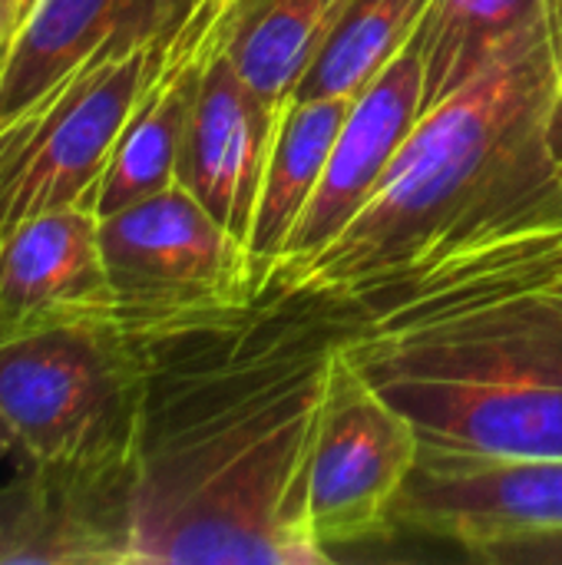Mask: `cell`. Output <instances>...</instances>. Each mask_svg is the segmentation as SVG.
I'll use <instances>...</instances> for the list:
<instances>
[{
  "mask_svg": "<svg viewBox=\"0 0 562 565\" xmlns=\"http://www.w3.org/2000/svg\"><path fill=\"white\" fill-rule=\"evenodd\" d=\"M540 20L550 56V113H547V152L562 162V0H540Z\"/></svg>",
  "mask_w": 562,
  "mask_h": 565,
  "instance_id": "obj_21",
  "label": "cell"
},
{
  "mask_svg": "<svg viewBox=\"0 0 562 565\" xmlns=\"http://www.w3.org/2000/svg\"><path fill=\"white\" fill-rule=\"evenodd\" d=\"M537 20L540 0H431L414 33L424 113L477 79Z\"/></svg>",
  "mask_w": 562,
  "mask_h": 565,
  "instance_id": "obj_16",
  "label": "cell"
},
{
  "mask_svg": "<svg viewBox=\"0 0 562 565\" xmlns=\"http://www.w3.org/2000/svg\"><path fill=\"white\" fill-rule=\"evenodd\" d=\"M36 0H7V13H10V33L20 26V20L30 13V7H33ZM10 40V36H7Z\"/></svg>",
  "mask_w": 562,
  "mask_h": 565,
  "instance_id": "obj_24",
  "label": "cell"
},
{
  "mask_svg": "<svg viewBox=\"0 0 562 565\" xmlns=\"http://www.w3.org/2000/svg\"><path fill=\"white\" fill-rule=\"evenodd\" d=\"M7 36H10V13H7V0H0V53L7 46Z\"/></svg>",
  "mask_w": 562,
  "mask_h": 565,
  "instance_id": "obj_25",
  "label": "cell"
},
{
  "mask_svg": "<svg viewBox=\"0 0 562 565\" xmlns=\"http://www.w3.org/2000/svg\"><path fill=\"white\" fill-rule=\"evenodd\" d=\"M550 291H562V202L537 182L328 318L341 331H388Z\"/></svg>",
  "mask_w": 562,
  "mask_h": 565,
  "instance_id": "obj_6",
  "label": "cell"
},
{
  "mask_svg": "<svg viewBox=\"0 0 562 565\" xmlns=\"http://www.w3.org/2000/svg\"><path fill=\"white\" fill-rule=\"evenodd\" d=\"M421 460V434L348 351L331 344L308 480V520L335 559L341 546L391 536L397 500Z\"/></svg>",
  "mask_w": 562,
  "mask_h": 565,
  "instance_id": "obj_7",
  "label": "cell"
},
{
  "mask_svg": "<svg viewBox=\"0 0 562 565\" xmlns=\"http://www.w3.org/2000/svg\"><path fill=\"white\" fill-rule=\"evenodd\" d=\"M0 457H17L20 460V444H17V434H13L3 411H0Z\"/></svg>",
  "mask_w": 562,
  "mask_h": 565,
  "instance_id": "obj_22",
  "label": "cell"
},
{
  "mask_svg": "<svg viewBox=\"0 0 562 565\" xmlns=\"http://www.w3.org/2000/svg\"><path fill=\"white\" fill-rule=\"evenodd\" d=\"M225 46L205 70L176 179L245 242L278 109L238 76Z\"/></svg>",
  "mask_w": 562,
  "mask_h": 565,
  "instance_id": "obj_14",
  "label": "cell"
},
{
  "mask_svg": "<svg viewBox=\"0 0 562 565\" xmlns=\"http://www.w3.org/2000/svg\"><path fill=\"white\" fill-rule=\"evenodd\" d=\"M166 36L93 56L0 126V238L50 209L96 205Z\"/></svg>",
  "mask_w": 562,
  "mask_h": 565,
  "instance_id": "obj_5",
  "label": "cell"
},
{
  "mask_svg": "<svg viewBox=\"0 0 562 565\" xmlns=\"http://www.w3.org/2000/svg\"><path fill=\"white\" fill-rule=\"evenodd\" d=\"M487 565H562V526H530L467 553Z\"/></svg>",
  "mask_w": 562,
  "mask_h": 565,
  "instance_id": "obj_19",
  "label": "cell"
},
{
  "mask_svg": "<svg viewBox=\"0 0 562 565\" xmlns=\"http://www.w3.org/2000/svg\"><path fill=\"white\" fill-rule=\"evenodd\" d=\"M374 381L411 417L424 450L497 463L562 460L560 381L447 374H378Z\"/></svg>",
  "mask_w": 562,
  "mask_h": 565,
  "instance_id": "obj_8",
  "label": "cell"
},
{
  "mask_svg": "<svg viewBox=\"0 0 562 565\" xmlns=\"http://www.w3.org/2000/svg\"><path fill=\"white\" fill-rule=\"evenodd\" d=\"M397 523L450 540L464 553L517 530L562 526V460L497 463L421 447L397 500Z\"/></svg>",
  "mask_w": 562,
  "mask_h": 565,
  "instance_id": "obj_11",
  "label": "cell"
},
{
  "mask_svg": "<svg viewBox=\"0 0 562 565\" xmlns=\"http://www.w3.org/2000/svg\"><path fill=\"white\" fill-rule=\"evenodd\" d=\"M358 96H321V99H298L288 96L272 126L252 228H248V255L258 275V298L268 271L282 262L288 235L301 218L305 205L311 202L331 146L351 113Z\"/></svg>",
  "mask_w": 562,
  "mask_h": 565,
  "instance_id": "obj_15",
  "label": "cell"
},
{
  "mask_svg": "<svg viewBox=\"0 0 562 565\" xmlns=\"http://www.w3.org/2000/svg\"><path fill=\"white\" fill-rule=\"evenodd\" d=\"M36 523V480L26 467L0 487V565H13Z\"/></svg>",
  "mask_w": 562,
  "mask_h": 565,
  "instance_id": "obj_20",
  "label": "cell"
},
{
  "mask_svg": "<svg viewBox=\"0 0 562 565\" xmlns=\"http://www.w3.org/2000/svg\"><path fill=\"white\" fill-rule=\"evenodd\" d=\"M318 308L136 334L146 364L126 565L331 563L308 480L331 344Z\"/></svg>",
  "mask_w": 562,
  "mask_h": 565,
  "instance_id": "obj_1",
  "label": "cell"
},
{
  "mask_svg": "<svg viewBox=\"0 0 562 565\" xmlns=\"http://www.w3.org/2000/svg\"><path fill=\"white\" fill-rule=\"evenodd\" d=\"M348 3L351 0H252L225 46L229 60L238 76L278 109L308 73Z\"/></svg>",
  "mask_w": 562,
  "mask_h": 565,
  "instance_id": "obj_17",
  "label": "cell"
},
{
  "mask_svg": "<svg viewBox=\"0 0 562 565\" xmlns=\"http://www.w3.org/2000/svg\"><path fill=\"white\" fill-rule=\"evenodd\" d=\"M547 113L550 56L537 20L477 79L417 119L354 222L318 255L272 271L262 301L335 315L543 182L553 169Z\"/></svg>",
  "mask_w": 562,
  "mask_h": 565,
  "instance_id": "obj_2",
  "label": "cell"
},
{
  "mask_svg": "<svg viewBox=\"0 0 562 565\" xmlns=\"http://www.w3.org/2000/svg\"><path fill=\"white\" fill-rule=\"evenodd\" d=\"M427 3L431 0H351L291 96H361L414 40Z\"/></svg>",
  "mask_w": 562,
  "mask_h": 565,
  "instance_id": "obj_18",
  "label": "cell"
},
{
  "mask_svg": "<svg viewBox=\"0 0 562 565\" xmlns=\"http://www.w3.org/2000/svg\"><path fill=\"white\" fill-rule=\"evenodd\" d=\"M146 364L119 311L0 341V411L20 467L132 473Z\"/></svg>",
  "mask_w": 562,
  "mask_h": 565,
  "instance_id": "obj_3",
  "label": "cell"
},
{
  "mask_svg": "<svg viewBox=\"0 0 562 565\" xmlns=\"http://www.w3.org/2000/svg\"><path fill=\"white\" fill-rule=\"evenodd\" d=\"M248 3L252 0H195L189 17L166 36L103 175L96 195L99 218L176 182L205 70L235 33Z\"/></svg>",
  "mask_w": 562,
  "mask_h": 565,
  "instance_id": "obj_9",
  "label": "cell"
},
{
  "mask_svg": "<svg viewBox=\"0 0 562 565\" xmlns=\"http://www.w3.org/2000/svg\"><path fill=\"white\" fill-rule=\"evenodd\" d=\"M195 0H36L0 53V126L99 53L172 33Z\"/></svg>",
  "mask_w": 562,
  "mask_h": 565,
  "instance_id": "obj_13",
  "label": "cell"
},
{
  "mask_svg": "<svg viewBox=\"0 0 562 565\" xmlns=\"http://www.w3.org/2000/svg\"><path fill=\"white\" fill-rule=\"evenodd\" d=\"M540 192H543L547 199H556V202H562V162H556V166L550 169V175L540 182Z\"/></svg>",
  "mask_w": 562,
  "mask_h": 565,
  "instance_id": "obj_23",
  "label": "cell"
},
{
  "mask_svg": "<svg viewBox=\"0 0 562 565\" xmlns=\"http://www.w3.org/2000/svg\"><path fill=\"white\" fill-rule=\"evenodd\" d=\"M550 295H553V301L562 308V291H550Z\"/></svg>",
  "mask_w": 562,
  "mask_h": 565,
  "instance_id": "obj_26",
  "label": "cell"
},
{
  "mask_svg": "<svg viewBox=\"0 0 562 565\" xmlns=\"http://www.w3.org/2000/svg\"><path fill=\"white\" fill-rule=\"evenodd\" d=\"M116 311L93 202L50 209L0 238V341Z\"/></svg>",
  "mask_w": 562,
  "mask_h": 565,
  "instance_id": "obj_12",
  "label": "cell"
},
{
  "mask_svg": "<svg viewBox=\"0 0 562 565\" xmlns=\"http://www.w3.org/2000/svg\"><path fill=\"white\" fill-rule=\"evenodd\" d=\"M424 116V73L417 40H411L354 99L325 166V175L295 222L282 262L272 268L298 265L331 245L354 215L368 205L404 139ZM268 271V275H272ZM268 281V278H265ZM265 288V285H262ZM262 301V298H258Z\"/></svg>",
  "mask_w": 562,
  "mask_h": 565,
  "instance_id": "obj_10",
  "label": "cell"
},
{
  "mask_svg": "<svg viewBox=\"0 0 562 565\" xmlns=\"http://www.w3.org/2000/svg\"><path fill=\"white\" fill-rule=\"evenodd\" d=\"M99 248L129 331L225 324L255 311L248 245L176 179L99 218Z\"/></svg>",
  "mask_w": 562,
  "mask_h": 565,
  "instance_id": "obj_4",
  "label": "cell"
}]
</instances>
